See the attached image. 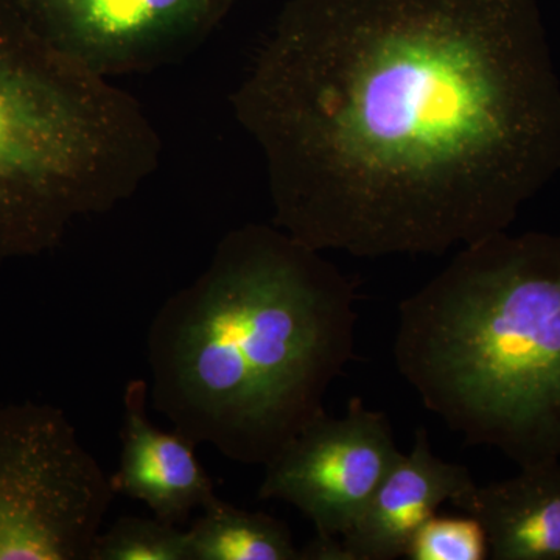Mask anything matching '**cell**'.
<instances>
[{"instance_id":"obj_13","label":"cell","mask_w":560,"mask_h":560,"mask_svg":"<svg viewBox=\"0 0 560 560\" xmlns=\"http://www.w3.org/2000/svg\"><path fill=\"white\" fill-rule=\"evenodd\" d=\"M405 558L410 560H486L490 558L488 536L480 521L431 515L416 530Z\"/></svg>"},{"instance_id":"obj_7","label":"cell","mask_w":560,"mask_h":560,"mask_svg":"<svg viewBox=\"0 0 560 560\" xmlns=\"http://www.w3.org/2000/svg\"><path fill=\"white\" fill-rule=\"evenodd\" d=\"M61 50L105 77L147 65L219 16L224 0H32Z\"/></svg>"},{"instance_id":"obj_10","label":"cell","mask_w":560,"mask_h":560,"mask_svg":"<svg viewBox=\"0 0 560 560\" xmlns=\"http://www.w3.org/2000/svg\"><path fill=\"white\" fill-rule=\"evenodd\" d=\"M452 504L480 521L490 559L560 560V460L522 467L510 480L475 482Z\"/></svg>"},{"instance_id":"obj_6","label":"cell","mask_w":560,"mask_h":560,"mask_svg":"<svg viewBox=\"0 0 560 560\" xmlns=\"http://www.w3.org/2000/svg\"><path fill=\"white\" fill-rule=\"evenodd\" d=\"M401 452L382 411L360 397L341 418L320 415L265 467L261 500H280L313 523L316 536H345Z\"/></svg>"},{"instance_id":"obj_4","label":"cell","mask_w":560,"mask_h":560,"mask_svg":"<svg viewBox=\"0 0 560 560\" xmlns=\"http://www.w3.org/2000/svg\"><path fill=\"white\" fill-rule=\"evenodd\" d=\"M0 0V260L108 212L156 164L138 105Z\"/></svg>"},{"instance_id":"obj_12","label":"cell","mask_w":560,"mask_h":560,"mask_svg":"<svg viewBox=\"0 0 560 560\" xmlns=\"http://www.w3.org/2000/svg\"><path fill=\"white\" fill-rule=\"evenodd\" d=\"M91 560H190L187 529L158 517L124 515L98 534Z\"/></svg>"},{"instance_id":"obj_9","label":"cell","mask_w":560,"mask_h":560,"mask_svg":"<svg viewBox=\"0 0 560 560\" xmlns=\"http://www.w3.org/2000/svg\"><path fill=\"white\" fill-rule=\"evenodd\" d=\"M475 485L463 464L447 463L431 452L425 429L415 447L401 453L352 528L341 537L346 560H393L407 552L416 530L438 508Z\"/></svg>"},{"instance_id":"obj_3","label":"cell","mask_w":560,"mask_h":560,"mask_svg":"<svg viewBox=\"0 0 560 560\" xmlns=\"http://www.w3.org/2000/svg\"><path fill=\"white\" fill-rule=\"evenodd\" d=\"M397 371L469 445L560 460V235L497 232L400 302Z\"/></svg>"},{"instance_id":"obj_8","label":"cell","mask_w":560,"mask_h":560,"mask_svg":"<svg viewBox=\"0 0 560 560\" xmlns=\"http://www.w3.org/2000/svg\"><path fill=\"white\" fill-rule=\"evenodd\" d=\"M149 385L142 378L128 383L124 393L120 458L110 477L116 493L142 501L154 517L180 525L195 510L217 499L212 477L206 471L189 438L162 431L147 415Z\"/></svg>"},{"instance_id":"obj_5","label":"cell","mask_w":560,"mask_h":560,"mask_svg":"<svg viewBox=\"0 0 560 560\" xmlns=\"http://www.w3.org/2000/svg\"><path fill=\"white\" fill-rule=\"evenodd\" d=\"M114 495L65 411L0 408V560H91Z\"/></svg>"},{"instance_id":"obj_2","label":"cell","mask_w":560,"mask_h":560,"mask_svg":"<svg viewBox=\"0 0 560 560\" xmlns=\"http://www.w3.org/2000/svg\"><path fill=\"white\" fill-rule=\"evenodd\" d=\"M357 283L279 228L230 232L147 331L153 408L195 444L267 466L324 415L355 355Z\"/></svg>"},{"instance_id":"obj_1","label":"cell","mask_w":560,"mask_h":560,"mask_svg":"<svg viewBox=\"0 0 560 560\" xmlns=\"http://www.w3.org/2000/svg\"><path fill=\"white\" fill-rule=\"evenodd\" d=\"M234 105L272 223L320 253L441 256L560 172L537 0H290Z\"/></svg>"},{"instance_id":"obj_11","label":"cell","mask_w":560,"mask_h":560,"mask_svg":"<svg viewBox=\"0 0 560 560\" xmlns=\"http://www.w3.org/2000/svg\"><path fill=\"white\" fill-rule=\"evenodd\" d=\"M190 560H301L287 523L219 497L187 529Z\"/></svg>"}]
</instances>
